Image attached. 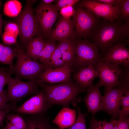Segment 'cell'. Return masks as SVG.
<instances>
[{"instance_id":"17","label":"cell","mask_w":129,"mask_h":129,"mask_svg":"<svg viewBox=\"0 0 129 129\" xmlns=\"http://www.w3.org/2000/svg\"><path fill=\"white\" fill-rule=\"evenodd\" d=\"M98 75V71L94 66L89 65L75 72L73 77L76 83L86 90L93 85V80Z\"/></svg>"},{"instance_id":"21","label":"cell","mask_w":129,"mask_h":129,"mask_svg":"<svg viewBox=\"0 0 129 129\" xmlns=\"http://www.w3.org/2000/svg\"><path fill=\"white\" fill-rule=\"evenodd\" d=\"M45 42L42 35L34 37L26 46V54L32 59L38 61L39 55L44 47Z\"/></svg>"},{"instance_id":"47","label":"cell","mask_w":129,"mask_h":129,"mask_svg":"<svg viewBox=\"0 0 129 129\" xmlns=\"http://www.w3.org/2000/svg\"><path fill=\"white\" fill-rule=\"evenodd\" d=\"M5 129V128L4 129Z\"/></svg>"},{"instance_id":"15","label":"cell","mask_w":129,"mask_h":129,"mask_svg":"<svg viewBox=\"0 0 129 129\" xmlns=\"http://www.w3.org/2000/svg\"><path fill=\"white\" fill-rule=\"evenodd\" d=\"M76 34L72 20L60 17L55 25L52 30L49 40L59 41L65 39H74Z\"/></svg>"},{"instance_id":"20","label":"cell","mask_w":129,"mask_h":129,"mask_svg":"<svg viewBox=\"0 0 129 129\" xmlns=\"http://www.w3.org/2000/svg\"><path fill=\"white\" fill-rule=\"evenodd\" d=\"M27 124L26 129H55L51 124L49 118L44 114L31 115L25 120Z\"/></svg>"},{"instance_id":"36","label":"cell","mask_w":129,"mask_h":129,"mask_svg":"<svg viewBox=\"0 0 129 129\" xmlns=\"http://www.w3.org/2000/svg\"><path fill=\"white\" fill-rule=\"evenodd\" d=\"M5 31L17 37L19 35V30L18 27L14 22H10L7 23L5 27Z\"/></svg>"},{"instance_id":"44","label":"cell","mask_w":129,"mask_h":129,"mask_svg":"<svg viewBox=\"0 0 129 129\" xmlns=\"http://www.w3.org/2000/svg\"><path fill=\"white\" fill-rule=\"evenodd\" d=\"M4 45L0 43V57L2 53Z\"/></svg>"},{"instance_id":"27","label":"cell","mask_w":129,"mask_h":129,"mask_svg":"<svg viewBox=\"0 0 129 129\" xmlns=\"http://www.w3.org/2000/svg\"><path fill=\"white\" fill-rule=\"evenodd\" d=\"M115 119L108 122L106 119L103 121L98 120L93 118L90 122V127L89 129H113L114 123Z\"/></svg>"},{"instance_id":"10","label":"cell","mask_w":129,"mask_h":129,"mask_svg":"<svg viewBox=\"0 0 129 129\" xmlns=\"http://www.w3.org/2000/svg\"><path fill=\"white\" fill-rule=\"evenodd\" d=\"M78 6L84 8L97 16L109 21L118 19L117 7L97 1L96 0H83Z\"/></svg>"},{"instance_id":"23","label":"cell","mask_w":129,"mask_h":129,"mask_svg":"<svg viewBox=\"0 0 129 129\" xmlns=\"http://www.w3.org/2000/svg\"><path fill=\"white\" fill-rule=\"evenodd\" d=\"M22 5L21 3L16 0H11L5 4L3 12L6 15L10 17H17L22 11Z\"/></svg>"},{"instance_id":"25","label":"cell","mask_w":129,"mask_h":129,"mask_svg":"<svg viewBox=\"0 0 129 129\" xmlns=\"http://www.w3.org/2000/svg\"><path fill=\"white\" fill-rule=\"evenodd\" d=\"M65 64L62 58L61 52L57 45L51 57L48 67L49 69L58 68L62 67Z\"/></svg>"},{"instance_id":"33","label":"cell","mask_w":129,"mask_h":129,"mask_svg":"<svg viewBox=\"0 0 129 129\" xmlns=\"http://www.w3.org/2000/svg\"><path fill=\"white\" fill-rule=\"evenodd\" d=\"M113 129H129V119L128 117L115 119Z\"/></svg>"},{"instance_id":"32","label":"cell","mask_w":129,"mask_h":129,"mask_svg":"<svg viewBox=\"0 0 129 129\" xmlns=\"http://www.w3.org/2000/svg\"><path fill=\"white\" fill-rule=\"evenodd\" d=\"M129 68H125L122 70L120 77L119 84L117 87L124 91L129 90Z\"/></svg>"},{"instance_id":"38","label":"cell","mask_w":129,"mask_h":129,"mask_svg":"<svg viewBox=\"0 0 129 129\" xmlns=\"http://www.w3.org/2000/svg\"><path fill=\"white\" fill-rule=\"evenodd\" d=\"M16 108L13 105L7 103L6 99L0 94V110L10 111Z\"/></svg>"},{"instance_id":"9","label":"cell","mask_w":129,"mask_h":129,"mask_svg":"<svg viewBox=\"0 0 129 129\" xmlns=\"http://www.w3.org/2000/svg\"><path fill=\"white\" fill-rule=\"evenodd\" d=\"M34 15L44 36L49 38L52 27L59 16L55 5L41 2L37 7Z\"/></svg>"},{"instance_id":"6","label":"cell","mask_w":129,"mask_h":129,"mask_svg":"<svg viewBox=\"0 0 129 129\" xmlns=\"http://www.w3.org/2000/svg\"><path fill=\"white\" fill-rule=\"evenodd\" d=\"M8 90L6 100L15 106L16 103L23 97L31 95L37 94L40 91L38 89L37 81L24 82L11 76L7 83Z\"/></svg>"},{"instance_id":"2","label":"cell","mask_w":129,"mask_h":129,"mask_svg":"<svg viewBox=\"0 0 129 129\" xmlns=\"http://www.w3.org/2000/svg\"><path fill=\"white\" fill-rule=\"evenodd\" d=\"M38 85L45 93L49 108L55 105L69 107L71 103L75 106L79 101L78 95L86 91L71 81L56 84L41 83Z\"/></svg>"},{"instance_id":"37","label":"cell","mask_w":129,"mask_h":129,"mask_svg":"<svg viewBox=\"0 0 129 129\" xmlns=\"http://www.w3.org/2000/svg\"><path fill=\"white\" fill-rule=\"evenodd\" d=\"M79 0H57L56 5H55L57 11L68 5H73L78 2Z\"/></svg>"},{"instance_id":"45","label":"cell","mask_w":129,"mask_h":129,"mask_svg":"<svg viewBox=\"0 0 129 129\" xmlns=\"http://www.w3.org/2000/svg\"><path fill=\"white\" fill-rule=\"evenodd\" d=\"M2 5V3L1 2V0H0V9Z\"/></svg>"},{"instance_id":"12","label":"cell","mask_w":129,"mask_h":129,"mask_svg":"<svg viewBox=\"0 0 129 129\" xmlns=\"http://www.w3.org/2000/svg\"><path fill=\"white\" fill-rule=\"evenodd\" d=\"M124 93L123 90L117 87L115 88H105L103 110L107 112L114 117H119Z\"/></svg>"},{"instance_id":"24","label":"cell","mask_w":129,"mask_h":129,"mask_svg":"<svg viewBox=\"0 0 129 129\" xmlns=\"http://www.w3.org/2000/svg\"><path fill=\"white\" fill-rule=\"evenodd\" d=\"M17 55V50L16 47L13 48L10 46H5L0 57V62L9 65L10 68L13 66V61Z\"/></svg>"},{"instance_id":"30","label":"cell","mask_w":129,"mask_h":129,"mask_svg":"<svg viewBox=\"0 0 129 129\" xmlns=\"http://www.w3.org/2000/svg\"><path fill=\"white\" fill-rule=\"evenodd\" d=\"M78 111L77 116L73 124L67 129H87L86 123V114L81 112L80 108L77 107Z\"/></svg>"},{"instance_id":"5","label":"cell","mask_w":129,"mask_h":129,"mask_svg":"<svg viewBox=\"0 0 129 129\" xmlns=\"http://www.w3.org/2000/svg\"><path fill=\"white\" fill-rule=\"evenodd\" d=\"M97 45L89 40L76 41L75 55L72 65V70L77 71L89 65L94 66L102 59Z\"/></svg>"},{"instance_id":"28","label":"cell","mask_w":129,"mask_h":129,"mask_svg":"<svg viewBox=\"0 0 129 129\" xmlns=\"http://www.w3.org/2000/svg\"><path fill=\"white\" fill-rule=\"evenodd\" d=\"M6 117L12 125L18 129H26V123L21 116L12 113L8 114Z\"/></svg>"},{"instance_id":"34","label":"cell","mask_w":129,"mask_h":129,"mask_svg":"<svg viewBox=\"0 0 129 129\" xmlns=\"http://www.w3.org/2000/svg\"><path fill=\"white\" fill-rule=\"evenodd\" d=\"M2 37L4 43L8 46L16 45L17 43V37L8 32L4 31Z\"/></svg>"},{"instance_id":"40","label":"cell","mask_w":129,"mask_h":129,"mask_svg":"<svg viewBox=\"0 0 129 129\" xmlns=\"http://www.w3.org/2000/svg\"><path fill=\"white\" fill-rule=\"evenodd\" d=\"M9 110H0V127L3 124L5 118L9 112Z\"/></svg>"},{"instance_id":"42","label":"cell","mask_w":129,"mask_h":129,"mask_svg":"<svg viewBox=\"0 0 129 129\" xmlns=\"http://www.w3.org/2000/svg\"><path fill=\"white\" fill-rule=\"evenodd\" d=\"M3 21L2 15L0 13V35L2 33V26Z\"/></svg>"},{"instance_id":"14","label":"cell","mask_w":129,"mask_h":129,"mask_svg":"<svg viewBox=\"0 0 129 129\" xmlns=\"http://www.w3.org/2000/svg\"><path fill=\"white\" fill-rule=\"evenodd\" d=\"M102 60L129 68V49L124 44L118 42L108 50Z\"/></svg>"},{"instance_id":"26","label":"cell","mask_w":129,"mask_h":129,"mask_svg":"<svg viewBox=\"0 0 129 129\" xmlns=\"http://www.w3.org/2000/svg\"><path fill=\"white\" fill-rule=\"evenodd\" d=\"M116 6L118 10V19L129 21V0H119Z\"/></svg>"},{"instance_id":"31","label":"cell","mask_w":129,"mask_h":129,"mask_svg":"<svg viewBox=\"0 0 129 129\" xmlns=\"http://www.w3.org/2000/svg\"><path fill=\"white\" fill-rule=\"evenodd\" d=\"M124 96L123 97L122 106L119 118H123L128 117L129 114V90L124 92Z\"/></svg>"},{"instance_id":"3","label":"cell","mask_w":129,"mask_h":129,"mask_svg":"<svg viewBox=\"0 0 129 129\" xmlns=\"http://www.w3.org/2000/svg\"><path fill=\"white\" fill-rule=\"evenodd\" d=\"M15 45L17 52L16 62L12 68L8 70L9 71L11 74L14 73L16 78L20 80L25 79L37 82L40 74L48 68L28 57L22 47L17 43Z\"/></svg>"},{"instance_id":"1","label":"cell","mask_w":129,"mask_h":129,"mask_svg":"<svg viewBox=\"0 0 129 129\" xmlns=\"http://www.w3.org/2000/svg\"><path fill=\"white\" fill-rule=\"evenodd\" d=\"M129 21L123 23L117 19L98 21L89 36L100 50L106 52L113 46L128 37Z\"/></svg>"},{"instance_id":"7","label":"cell","mask_w":129,"mask_h":129,"mask_svg":"<svg viewBox=\"0 0 129 129\" xmlns=\"http://www.w3.org/2000/svg\"><path fill=\"white\" fill-rule=\"evenodd\" d=\"M72 16L76 34L85 38L89 37L100 18L78 6Z\"/></svg>"},{"instance_id":"4","label":"cell","mask_w":129,"mask_h":129,"mask_svg":"<svg viewBox=\"0 0 129 129\" xmlns=\"http://www.w3.org/2000/svg\"><path fill=\"white\" fill-rule=\"evenodd\" d=\"M35 0H26L25 6L15 20L19 30V35L21 43L26 46L28 42L34 37L42 35L32 8Z\"/></svg>"},{"instance_id":"16","label":"cell","mask_w":129,"mask_h":129,"mask_svg":"<svg viewBox=\"0 0 129 129\" xmlns=\"http://www.w3.org/2000/svg\"><path fill=\"white\" fill-rule=\"evenodd\" d=\"M103 96L101 94L99 87L96 85L88 88L84 100L88 111L94 115L103 110Z\"/></svg>"},{"instance_id":"8","label":"cell","mask_w":129,"mask_h":129,"mask_svg":"<svg viewBox=\"0 0 129 129\" xmlns=\"http://www.w3.org/2000/svg\"><path fill=\"white\" fill-rule=\"evenodd\" d=\"M94 67L98 71L99 79L96 85L97 86L99 87L104 86L105 88H112L118 85L122 71L120 66L101 59Z\"/></svg>"},{"instance_id":"43","label":"cell","mask_w":129,"mask_h":129,"mask_svg":"<svg viewBox=\"0 0 129 129\" xmlns=\"http://www.w3.org/2000/svg\"><path fill=\"white\" fill-rule=\"evenodd\" d=\"M54 0H41V2L45 4H49L54 1Z\"/></svg>"},{"instance_id":"39","label":"cell","mask_w":129,"mask_h":129,"mask_svg":"<svg viewBox=\"0 0 129 129\" xmlns=\"http://www.w3.org/2000/svg\"><path fill=\"white\" fill-rule=\"evenodd\" d=\"M99 2L105 3L113 7H116L118 4L119 0H96Z\"/></svg>"},{"instance_id":"13","label":"cell","mask_w":129,"mask_h":129,"mask_svg":"<svg viewBox=\"0 0 129 129\" xmlns=\"http://www.w3.org/2000/svg\"><path fill=\"white\" fill-rule=\"evenodd\" d=\"M49 109L46 96L42 90L15 110L21 113L36 115L44 114Z\"/></svg>"},{"instance_id":"29","label":"cell","mask_w":129,"mask_h":129,"mask_svg":"<svg viewBox=\"0 0 129 129\" xmlns=\"http://www.w3.org/2000/svg\"><path fill=\"white\" fill-rule=\"evenodd\" d=\"M11 74L8 70L6 71L4 68L1 69L0 73V94L6 99L7 93L6 90L4 89L5 86L7 84Z\"/></svg>"},{"instance_id":"11","label":"cell","mask_w":129,"mask_h":129,"mask_svg":"<svg viewBox=\"0 0 129 129\" xmlns=\"http://www.w3.org/2000/svg\"><path fill=\"white\" fill-rule=\"evenodd\" d=\"M72 71L71 65L67 64L60 68L48 69L40 74L37 83L53 84L71 81Z\"/></svg>"},{"instance_id":"48","label":"cell","mask_w":129,"mask_h":129,"mask_svg":"<svg viewBox=\"0 0 129 129\" xmlns=\"http://www.w3.org/2000/svg\"><path fill=\"white\" fill-rule=\"evenodd\" d=\"M55 129H57L55 128Z\"/></svg>"},{"instance_id":"22","label":"cell","mask_w":129,"mask_h":129,"mask_svg":"<svg viewBox=\"0 0 129 129\" xmlns=\"http://www.w3.org/2000/svg\"><path fill=\"white\" fill-rule=\"evenodd\" d=\"M57 45L55 41L49 40L45 42L44 47L39 55L38 60L39 62L48 68L49 60Z\"/></svg>"},{"instance_id":"35","label":"cell","mask_w":129,"mask_h":129,"mask_svg":"<svg viewBox=\"0 0 129 129\" xmlns=\"http://www.w3.org/2000/svg\"><path fill=\"white\" fill-rule=\"evenodd\" d=\"M75 12L73 5H68L60 10V13L61 16L66 19H70L73 16Z\"/></svg>"},{"instance_id":"46","label":"cell","mask_w":129,"mask_h":129,"mask_svg":"<svg viewBox=\"0 0 129 129\" xmlns=\"http://www.w3.org/2000/svg\"><path fill=\"white\" fill-rule=\"evenodd\" d=\"M0 71H1V69H0Z\"/></svg>"},{"instance_id":"19","label":"cell","mask_w":129,"mask_h":129,"mask_svg":"<svg viewBox=\"0 0 129 129\" xmlns=\"http://www.w3.org/2000/svg\"><path fill=\"white\" fill-rule=\"evenodd\" d=\"M76 41L74 39H65L59 41L57 46L66 64L72 65L75 55Z\"/></svg>"},{"instance_id":"18","label":"cell","mask_w":129,"mask_h":129,"mask_svg":"<svg viewBox=\"0 0 129 129\" xmlns=\"http://www.w3.org/2000/svg\"><path fill=\"white\" fill-rule=\"evenodd\" d=\"M76 110L69 107H63L52 121L60 129L68 128L75 121Z\"/></svg>"},{"instance_id":"41","label":"cell","mask_w":129,"mask_h":129,"mask_svg":"<svg viewBox=\"0 0 129 129\" xmlns=\"http://www.w3.org/2000/svg\"><path fill=\"white\" fill-rule=\"evenodd\" d=\"M5 128V129H18L8 121H6V126Z\"/></svg>"}]
</instances>
